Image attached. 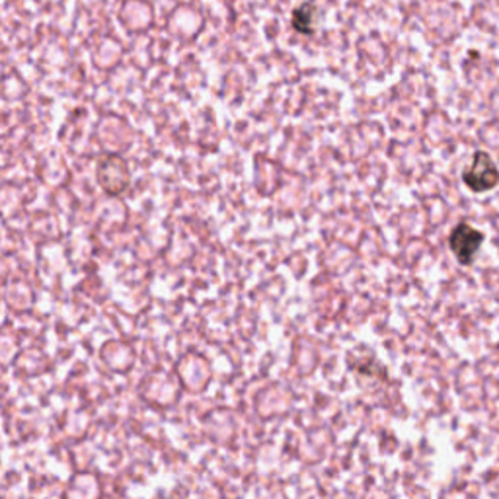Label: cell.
<instances>
[{
	"mask_svg": "<svg viewBox=\"0 0 499 499\" xmlns=\"http://www.w3.org/2000/svg\"><path fill=\"white\" fill-rule=\"evenodd\" d=\"M462 182L474 194H486L499 184V168L486 151H476L472 164L462 172Z\"/></svg>",
	"mask_w": 499,
	"mask_h": 499,
	"instance_id": "cell-1",
	"label": "cell"
},
{
	"mask_svg": "<svg viewBox=\"0 0 499 499\" xmlns=\"http://www.w3.org/2000/svg\"><path fill=\"white\" fill-rule=\"evenodd\" d=\"M129 166L121 156H105L98 164V184L108 195H120L129 186Z\"/></svg>",
	"mask_w": 499,
	"mask_h": 499,
	"instance_id": "cell-3",
	"label": "cell"
},
{
	"mask_svg": "<svg viewBox=\"0 0 499 499\" xmlns=\"http://www.w3.org/2000/svg\"><path fill=\"white\" fill-rule=\"evenodd\" d=\"M484 242V232L470 227L469 222H459L449 237V248L461 265H472L476 252Z\"/></svg>",
	"mask_w": 499,
	"mask_h": 499,
	"instance_id": "cell-2",
	"label": "cell"
},
{
	"mask_svg": "<svg viewBox=\"0 0 499 499\" xmlns=\"http://www.w3.org/2000/svg\"><path fill=\"white\" fill-rule=\"evenodd\" d=\"M314 18H316V6L312 3H303L293 10L291 26L295 31H299L303 36H312L316 31Z\"/></svg>",
	"mask_w": 499,
	"mask_h": 499,
	"instance_id": "cell-4",
	"label": "cell"
}]
</instances>
